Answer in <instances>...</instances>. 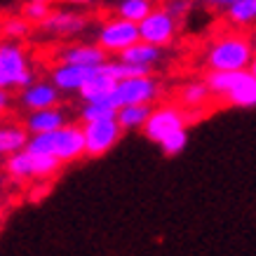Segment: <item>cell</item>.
Here are the masks:
<instances>
[{"label":"cell","mask_w":256,"mask_h":256,"mask_svg":"<svg viewBox=\"0 0 256 256\" xmlns=\"http://www.w3.org/2000/svg\"><path fill=\"white\" fill-rule=\"evenodd\" d=\"M139 33H141V40L148 42V45L164 47L170 45L174 40V36H176V19L164 8H156L139 24Z\"/></svg>","instance_id":"obj_8"},{"label":"cell","mask_w":256,"mask_h":256,"mask_svg":"<svg viewBox=\"0 0 256 256\" xmlns=\"http://www.w3.org/2000/svg\"><path fill=\"white\" fill-rule=\"evenodd\" d=\"M99 47L106 54H122L124 50H130L132 45H136L141 40L139 33V24L127 22V19H108L96 33Z\"/></svg>","instance_id":"obj_4"},{"label":"cell","mask_w":256,"mask_h":256,"mask_svg":"<svg viewBox=\"0 0 256 256\" xmlns=\"http://www.w3.org/2000/svg\"><path fill=\"white\" fill-rule=\"evenodd\" d=\"M99 68V66H96ZM96 68L90 66H73V64H56L52 68V85L59 92H80L82 85L92 78Z\"/></svg>","instance_id":"obj_10"},{"label":"cell","mask_w":256,"mask_h":256,"mask_svg":"<svg viewBox=\"0 0 256 256\" xmlns=\"http://www.w3.org/2000/svg\"><path fill=\"white\" fill-rule=\"evenodd\" d=\"M120 59L127 64H134V66H144V68H150L153 64H158L162 59V52H160V47L156 45H148L144 40H139L136 45H132L130 50H124Z\"/></svg>","instance_id":"obj_17"},{"label":"cell","mask_w":256,"mask_h":256,"mask_svg":"<svg viewBox=\"0 0 256 256\" xmlns=\"http://www.w3.org/2000/svg\"><path fill=\"white\" fill-rule=\"evenodd\" d=\"M207 5H212V8H224V10H228V8H233L235 2H240V0H204Z\"/></svg>","instance_id":"obj_30"},{"label":"cell","mask_w":256,"mask_h":256,"mask_svg":"<svg viewBox=\"0 0 256 256\" xmlns=\"http://www.w3.org/2000/svg\"><path fill=\"white\" fill-rule=\"evenodd\" d=\"M158 96V82L150 76H141V78H127L120 80L116 87L113 96L108 104L113 108H122V106H136V104H150Z\"/></svg>","instance_id":"obj_6"},{"label":"cell","mask_w":256,"mask_h":256,"mask_svg":"<svg viewBox=\"0 0 256 256\" xmlns=\"http://www.w3.org/2000/svg\"><path fill=\"white\" fill-rule=\"evenodd\" d=\"M150 104H136V106H122L118 110V122L122 130H144L150 118Z\"/></svg>","instance_id":"obj_18"},{"label":"cell","mask_w":256,"mask_h":256,"mask_svg":"<svg viewBox=\"0 0 256 256\" xmlns=\"http://www.w3.org/2000/svg\"><path fill=\"white\" fill-rule=\"evenodd\" d=\"M116 87H118V80L113 76H108L104 70V66H99L96 73L82 85V90L78 94L85 104H90V101H108L113 96V92H116Z\"/></svg>","instance_id":"obj_13"},{"label":"cell","mask_w":256,"mask_h":256,"mask_svg":"<svg viewBox=\"0 0 256 256\" xmlns=\"http://www.w3.org/2000/svg\"><path fill=\"white\" fill-rule=\"evenodd\" d=\"M50 14H52V10H50V5H45V2H28V0H26V5L22 8V16L28 24H40V26H42Z\"/></svg>","instance_id":"obj_26"},{"label":"cell","mask_w":256,"mask_h":256,"mask_svg":"<svg viewBox=\"0 0 256 256\" xmlns=\"http://www.w3.org/2000/svg\"><path fill=\"white\" fill-rule=\"evenodd\" d=\"M226 16L228 22L238 26V28H244V26H254L256 24V0H240L235 2L233 8L226 10Z\"/></svg>","instance_id":"obj_20"},{"label":"cell","mask_w":256,"mask_h":256,"mask_svg":"<svg viewBox=\"0 0 256 256\" xmlns=\"http://www.w3.org/2000/svg\"><path fill=\"white\" fill-rule=\"evenodd\" d=\"M66 5H92V2H96V0H64Z\"/></svg>","instance_id":"obj_32"},{"label":"cell","mask_w":256,"mask_h":256,"mask_svg":"<svg viewBox=\"0 0 256 256\" xmlns=\"http://www.w3.org/2000/svg\"><path fill=\"white\" fill-rule=\"evenodd\" d=\"M28 2H45V5H52L54 0H28Z\"/></svg>","instance_id":"obj_35"},{"label":"cell","mask_w":256,"mask_h":256,"mask_svg":"<svg viewBox=\"0 0 256 256\" xmlns=\"http://www.w3.org/2000/svg\"><path fill=\"white\" fill-rule=\"evenodd\" d=\"M31 153V150H28ZM31 162H33V178H45L52 176L59 172L62 160L54 156H42V153H31Z\"/></svg>","instance_id":"obj_25"},{"label":"cell","mask_w":256,"mask_h":256,"mask_svg":"<svg viewBox=\"0 0 256 256\" xmlns=\"http://www.w3.org/2000/svg\"><path fill=\"white\" fill-rule=\"evenodd\" d=\"M31 31V24L26 22L24 16H16V19H5L2 24V36L8 40H22L28 36Z\"/></svg>","instance_id":"obj_27"},{"label":"cell","mask_w":256,"mask_h":256,"mask_svg":"<svg viewBox=\"0 0 256 256\" xmlns=\"http://www.w3.org/2000/svg\"><path fill=\"white\" fill-rule=\"evenodd\" d=\"M66 124V116L59 106L54 108H45V110H31L26 118V130L28 134H47V132H56Z\"/></svg>","instance_id":"obj_14"},{"label":"cell","mask_w":256,"mask_h":256,"mask_svg":"<svg viewBox=\"0 0 256 256\" xmlns=\"http://www.w3.org/2000/svg\"><path fill=\"white\" fill-rule=\"evenodd\" d=\"M254 52H256V36H254Z\"/></svg>","instance_id":"obj_36"},{"label":"cell","mask_w":256,"mask_h":256,"mask_svg":"<svg viewBox=\"0 0 256 256\" xmlns=\"http://www.w3.org/2000/svg\"><path fill=\"white\" fill-rule=\"evenodd\" d=\"M153 10H156L153 0H120L118 2V16L134 24H141Z\"/></svg>","instance_id":"obj_19"},{"label":"cell","mask_w":256,"mask_h":256,"mask_svg":"<svg viewBox=\"0 0 256 256\" xmlns=\"http://www.w3.org/2000/svg\"><path fill=\"white\" fill-rule=\"evenodd\" d=\"M204 82L210 85L212 94L224 96L233 106L240 108L256 106V76H252L249 70H235V73L212 70Z\"/></svg>","instance_id":"obj_3"},{"label":"cell","mask_w":256,"mask_h":256,"mask_svg":"<svg viewBox=\"0 0 256 256\" xmlns=\"http://www.w3.org/2000/svg\"><path fill=\"white\" fill-rule=\"evenodd\" d=\"M26 150L42 153V156H54L62 162H70V160H78L80 156H87L85 134H82V127L64 124L62 130H56V132L33 134L28 139Z\"/></svg>","instance_id":"obj_2"},{"label":"cell","mask_w":256,"mask_h":256,"mask_svg":"<svg viewBox=\"0 0 256 256\" xmlns=\"http://www.w3.org/2000/svg\"><path fill=\"white\" fill-rule=\"evenodd\" d=\"M186 141H188V134H186V130H181V132H174L172 136H167L160 144V148H162L167 156H176V153H181L186 148Z\"/></svg>","instance_id":"obj_28"},{"label":"cell","mask_w":256,"mask_h":256,"mask_svg":"<svg viewBox=\"0 0 256 256\" xmlns=\"http://www.w3.org/2000/svg\"><path fill=\"white\" fill-rule=\"evenodd\" d=\"M82 134H85V150L87 156H104L108 153L110 148L118 144L122 127L118 122V118L110 120H94V122H85L82 124Z\"/></svg>","instance_id":"obj_7"},{"label":"cell","mask_w":256,"mask_h":256,"mask_svg":"<svg viewBox=\"0 0 256 256\" xmlns=\"http://www.w3.org/2000/svg\"><path fill=\"white\" fill-rule=\"evenodd\" d=\"M87 26V16L78 14V12H52L47 16V22L42 24V28L56 36H78Z\"/></svg>","instance_id":"obj_15"},{"label":"cell","mask_w":256,"mask_h":256,"mask_svg":"<svg viewBox=\"0 0 256 256\" xmlns=\"http://www.w3.org/2000/svg\"><path fill=\"white\" fill-rule=\"evenodd\" d=\"M210 96H212V90L207 82H188L181 90V101L186 104L188 108H200L202 104H207Z\"/></svg>","instance_id":"obj_22"},{"label":"cell","mask_w":256,"mask_h":256,"mask_svg":"<svg viewBox=\"0 0 256 256\" xmlns=\"http://www.w3.org/2000/svg\"><path fill=\"white\" fill-rule=\"evenodd\" d=\"M8 104H10V94H8V90H0V110L8 108Z\"/></svg>","instance_id":"obj_31"},{"label":"cell","mask_w":256,"mask_h":256,"mask_svg":"<svg viewBox=\"0 0 256 256\" xmlns=\"http://www.w3.org/2000/svg\"><path fill=\"white\" fill-rule=\"evenodd\" d=\"M22 104L28 110L54 108L59 104V90L52 82H33L22 92Z\"/></svg>","instance_id":"obj_12"},{"label":"cell","mask_w":256,"mask_h":256,"mask_svg":"<svg viewBox=\"0 0 256 256\" xmlns=\"http://www.w3.org/2000/svg\"><path fill=\"white\" fill-rule=\"evenodd\" d=\"M181 130H186V116L174 106L156 108L148 118L146 127H144L146 136L150 141H156V144H162L167 136H172L174 132H181Z\"/></svg>","instance_id":"obj_9"},{"label":"cell","mask_w":256,"mask_h":256,"mask_svg":"<svg viewBox=\"0 0 256 256\" xmlns=\"http://www.w3.org/2000/svg\"><path fill=\"white\" fill-rule=\"evenodd\" d=\"M80 118H82V122L110 120V118H118V108H113L108 101H90V104H85V106H82Z\"/></svg>","instance_id":"obj_24"},{"label":"cell","mask_w":256,"mask_h":256,"mask_svg":"<svg viewBox=\"0 0 256 256\" xmlns=\"http://www.w3.org/2000/svg\"><path fill=\"white\" fill-rule=\"evenodd\" d=\"M104 70L113 76V78L120 82V80H127V78H141V76H150V68H144V66H134V64H127L122 59L118 62H106L104 64Z\"/></svg>","instance_id":"obj_21"},{"label":"cell","mask_w":256,"mask_h":256,"mask_svg":"<svg viewBox=\"0 0 256 256\" xmlns=\"http://www.w3.org/2000/svg\"><path fill=\"white\" fill-rule=\"evenodd\" d=\"M0 36H2V26H0Z\"/></svg>","instance_id":"obj_37"},{"label":"cell","mask_w":256,"mask_h":256,"mask_svg":"<svg viewBox=\"0 0 256 256\" xmlns=\"http://www.w3.org/2000/svg\"><path fill=\"white\" fill-rule=\"evenodd\" d=\"M28 130L19 124H0V156H14L28 146Z\"/></svg>","instance_id":"obj_16"},{"label":"cell","mask_w":256,"mask_h":256,"mask_svg":"<svg viewBox=\"0 0 256 256\" xmlns=\"http://www.w3.org/2000/svg\"><path fill=\"white\" fill-rule=\"evenodd\" d=\"M0 76L8 80L10 87L26 90L28 85H33V70L28 68L26 54L14 40L0 42Z\"/></svg>","instance_id":"obj_5"},{"label":"cell","mask_w":256,"mask_h":256,"mask_svg":"<svg viewBox=\"0 0 256 256\" xmlns=\"http://www.w3.org/2000/svg\"><path fill=\"white\" fill-rule=\"evenodd\" d=\"M59 64H73V66H104L106 64V52L99 45H68L59 50Z\"/></svg>","instance_id":"obj_11"},{"label":"cell","mask_w":256,"mask_h":256,"mask_svg":"<svg viewBox=\"0 0 256 256\" xmlns=\"http://www.w3.org/2000/svg\"><path fill=\"white\" fill-rule=\"evenodd\" d=\"M8 80H5V78H2V76H0V90H8Z\"/></svg>","instance_id":"obj_33"},{"label":"cell","mask_w":256,"mask_h":256,"mask_svg":"<svg viewBox=\"0 0 256 256\" xmlns=\"http://www.w3.org/2000/svg\"><path fill=\"white\" fill-rule=\"evenodd\" d=\"M254 42L242 36V33H226L216 38L207 50V66L212 70H224V73H235V70H249L254 62Z\"/></svg>","instance_id":"obj_1"},{"label":"cell","mask_w":256,"mask_h":256,"mask_svg":"<svg viewBox=\"0 0 256 256\" xmlns=\"http://www.w3.org/2000/svg\"><path fill=\"white\" fill-rule=\"evenodd\" d=\"M8 174L10 176H14V178H33L31 153H28L26 148L8 158Z\"/></svg>","instance_id":"obj_23"},{"label":"cell","mask_w":256,"mask_h":256,"mask_svg":"<svg viewBox=\"0 0 256 256\" xmlns=\"http://www.w3.org/2000/svg\"><path fill=\"white\" fill-rule=\"evenodd\" d=\"M162 8L170 12L174 19H184L190 10V0H164Z\"/></svg>","instance_id":"obj_29"},{"label":"cell","mask_w":256,"mask_h":256,"mask_svg":"<svg viewBox=\"0 0 256 256\" xmlns=\"http://www.w3.org/2000/svg\"><path fill=\"white\" fill-rule=\"evenodd\" d=\"M249 73H252V76H256V56H254V62H252V66H249Z\"/></svg>","instance_id":"obj_34"}]
</instances>
